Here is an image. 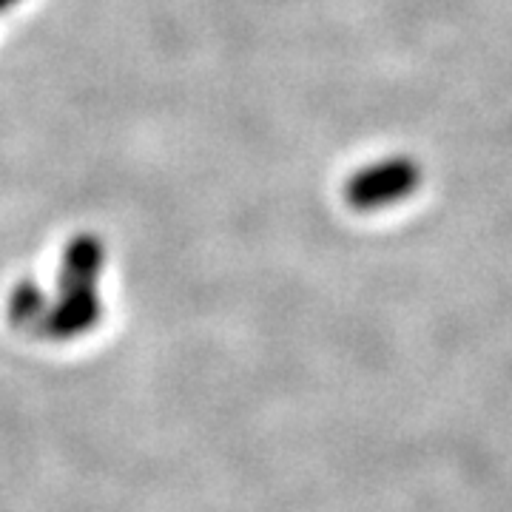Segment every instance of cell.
<instances>
[{
    "mask_svg": "<svg viewBox=\"0 0 512 512\" xmlns=\"http://www.w3.org/2000/svg\"><path fill=\"white\" fill-rule=\"evenodd\" d=\"M103 271V242L92 234H80L66 245L60 296L49 308L40 330L52 339H77L100 322V293L97 279Z\"/></svg>",
    "mask_w": 512,
    "mask_h": 512,
    "instance_id": "cell-1",
    "label": "cell"
},
{
    "mask_svg": "<svg viewBox=\"0 0 512 512\" xmlns=\"http://www.w3.org/2000/svg\"><path fill=\"white\" fill-rule=\"evenodd\" d=\"M46 313H49L46 293L40 291L32 279L18 282V288L9 296V319H12V325H18V328H32V325H37L40 328L43 319H46Z\"/></svg>",
    "mask_w": 512,
    "mask_h": 512,
    "instance_id": "cell-3",
    "label": "cell"
},
{
    "mask_svg": "<svg viewBox=\"0 0 512 512\" xmlns=\"http://www.w3.org/2000/svg\"><path fill=\"white\" fill-rule=\"evenodd\" d=\"M15 0H0V9H6V6H12Z\"/></svg>",
    "mask_w": 512,
    "mask_h": 512,
    "instance_id": "cell-4",
    "label": "cell"
},
{
    "mask_svg": "<svg viewBox=\"0 0 512 512\" xmlns=\"http://www.w3.org/2000/svg\"><path fill=\"white\" fill-rule=\"evenodd\" d=\"M421 185V165L413 157H387L359 168L345 185V200L356 211H376L396 205L416 194Z\"/></svg>",
    "mask_w": 512,
    "mask_h": 512,
    "instance_id": "cell-2",
    "label": "cell"
}]
</instances>
